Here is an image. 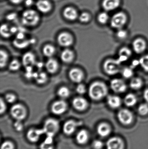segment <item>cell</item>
Segmentation results:
<instances>
[{"label":"cell","instance_id":"1","mask_svg":"<svg viewBox=\"0 0 148 149\" xmlns=\"http://www.w3.org/2000/svg\"><path fill=\"white\" fill-rule=\"evenodd\" d=\"M108 88L106 84L101 81L93 82L89 86L88 94L90 98L94 100H100L107 94Z\"/></svg>","mask_w":148,"mask_h":149},{"label":"cell","instance_id":"2","mask_svg":"<svg viewBox=\"0 0 148 149\" xmlns=\"http://www.w3.org/2000/svg\"><path fill=\"white\" fill-rule=\"evenodd\" d=\"M39 18V15L36 11L33 10H27L23 13L21 21L26 26H33L38 23Z\"/></svg>","mask_w":148,"mask_h":149},{"label":"cell","instance_id":"3","mask_svg":"<svg viewBox=\"0 0 148 149\" xmlns=\"http://www.w3.org/2000/svg\"><path fill=\"white\" fill-rule=\"evenodd\" d=\"M59 129V122L55 119L50 118L45 121L42 129L47 136L53 137L58 132Z\"/></svg>","mask_w":148,"mask_h":149},{"label":"cell","instance_id":"4","mask_svg":"<svg viewBox=\"0 0 148 149\" xmlns=\"http://www.w3.org/2000/svg\"><path fill=\"white\" fill-rule=\"evenodd\" d=\"M121 63L117 59H107L103 64L104 71L109 75L117 74L120 70Z\"/></svg>","mask_w":148,"mask_h":149},{"label":"cell","instance_id":"5","mask_svg":"<svg viewBox=\"0 0 148 149\" xmlns=\"http://www.w3.org/2000/svg\"><path fill=\"white\" fill-rule=\"evenodd\" d=\"M11 116L16 120L21 121L25 119L27 116V110L21 104L13 105L10 109Z\"/></svg>","mask_w":148,"mask_h":149},{"label":"cell","instance_id":"6","mask_svg":"<svg viewBox=\"0 0 148 149\" xmlns=\"http://www.w3.org/2000/svg\"><path fill=\"white\" fill-rule=\"evenodd\" d=\"M127 20V16L124 13L118 12L112 17L110 22L111 26L114 29H122L126 24Z\"/></svg>","mask_w":148,"mask_h":149},{"label":"cell","instance_id":"7","mask_svg":"<svg viewBox=\"0 0 148 149\" xmlns=\"http://www.w3.org/2000/svg\"><path fill=\"white\" fill-rule=\"evenodd\" d=\"M67 109V105L63 100L56 101L51 106V111L53 113L56 115H61L64 113Z\"/></svg>","mask_w":148,"mask_h":149},{"label":"cell","instance_id":"8","mask_svg":"<svg viewBox=\"0 0 148 149\" xmlns=\"http://www.w3.org/2000/svg\"><path fill=\"white\" fill-rule=\"evenodd\" d=\"M110 87L114 92L117 93H124L127 89L125 82L121 79H115L110 82Z\"/></svg>","mask_w":148,"mask_h":149},{"label":"cell","instance_id":"9","mask_svg":"<svg viewBox=\"0 0 148 149\" xmlns=\"http://www.w3.org/2000/svg\"><path fill=\"white\" fill-rule=\"evenodd\" d=\"M118 118L123 124L128 125L130 124L133 120V114L128 109H121L118 113Z\"/></svg>","mask_w":148,"mask_h":149},{"label":"cell","instance_id":"10","mask_svg":"<svg viewBox=\"0 0 148 149\" xmlns=\"http://www.w3.org/2000/svg\"><path fill=\"white\" fill-rule=\"evenodd\" d=\"M58 44L63 47H68L72 45L74 42L73 37L67 32H62L57 38Z\"/></svg>","mask_w":148,"mask_h":149},{"label":"cell","instance_id":"11","mask_svg":"<svg viewBox=\"0 0 148 149\" xmlns=\"http://www.w3.org/2000/svg\"><path fill=\"white\" fill-rule=\"evenodd\" d=\"M72 104L73 107L79 111H84L87 108L88 105L87 101L82 97L75 98L72 102Z\"/></svg>","mask_w":148,"mask_h":149},{"label":"cell","instance_id":"12","mask_svg":"<svg viewBox=\"0 0 148 149\" xmlns=\"http://www.w3.org/2000/svg\"><path fill=\"white\" fill-rule=\"evenodd\" d=\"M69 75L72 81L75 83H80L84 78L83 72L78 68H74L70 70Z\"/></svg>","mask_w":148,"mask_h":149},{"label":"cell","instance_id":"13","mask_svg":"<svg viewBox=\"0 0 148 149\" xmlns=\"http://www.w3.org/2000/svg\"><path fill=\"white\" fill-rule=\"evenodd\" d=\"M107 149H123L124 144L120 138L112 137L107 142Z\"/></svg>","mask_w":148,"mask_h":149},{"label":"cell","instance_id":"14","mask_svg":"<svg viewBox=\"0 0 148 149\" xmlns=\"http://www.w3.org/2000/svg\"><path fill=\"white\" fill-rule=\"evenodd\" d=\"M43 134H44V132L42 129L40 130L32 129L28 131L27 137L30 141L35 143L38 141L40 136Z\"/></svg>","mask_w":148,"mask_h":149},{"label":"cell","instance_id":"15","mask_svg":"<svg viewBox=\"0 0 148 149\" xmlns=\"http://www.w3.org/2000/svg\"><path fill=\"white\" fill-rule=\"evenodd\" d=\"M133 48L135 52L137 54H140L145 51L147 48V44L142 38H137L133 42Z\"/></svg>","mask_w":148,"mask_h":149},{"label":"cell","instance_id":"16","mask_svg":"<svg viewBox=\"0 0 148 149\" xmlns=\"http://www.w3.org/2000/svg\"><path fill=\"white\" fill-rule=\"evenodd\" d=\"M79 123L73 120H69L65 123L63 126V131L67 135L72 134L75 131Z\"/></svg>","mask_w":148,"mask_h":149},{"label":"cell","instance_id":"17","mask_svg":"<svg viewBox=\"0 0 148 149\" xmlns=\"http://www.w3.org/2000/svg\"><path fill=\"white\" fill-rule=\"evenodd\" d=\"M22 64L25 67L28 66L33 67L36 64L35 56L32 52H28L23 56Z\"/></svg>","mask_w":148,"mask_h":149},{"label":"cell","instance_id":"18","mask_svg":"<svg viewBox=\"0 0 148 149\" xmlns=\"http://www.w3.org/2000/svg\"><path fill=\"white\" fill-rule=\"evenodd\" d=\"M120 4V0H103L102 6L107 11H112L117 8Z\"/></svg>","mask_w":148,"mask_h":149},{"label":"cell","instance_id":"19","mask_svg":"<svg viewBox=\"0 0 148 149\" xmlns=\"http://www.w3.org/2000/svg\"><path fill=\"white\" fill-rule=\"evenodd\" d=\"M37 10L43 13H47L50 11L51 4L47 0H39L36 3Z\"/></svg>","mask_w":148,"mask_h":149},{"label":"cell","instance_id":"20","mask_svg":"<svg viewBox=\"0 0 148 149\" xmlns=\"http://www.w3.org/2000/svg\"><path fill=\"white\" fill-rule=\"evenodd\" d=\"M108 105L112 109H117L121 105L122 101L120 98L117 95H109L107 98Z\"/></svg>","mask_w":148,"mask_h":149},{"label":"cell","instance_id":"21","mask_svg":"<svg viewBox=\"0 0 148 149\" xmlns=\"http://www.w3.org/2000/svg\"><path fill=\"white\" fill-rule=\"evenodd\" d=\"M45 67L48 72L51 74H53L57 71L59 68V64L56 59L50 58L46 63Z\"/></svg>","mask_w":148,"mask_h":149},{"label":"cell","instance_id":"22","mask_svg":"<svg viewBox=\"0 0 148 149\" xmlns=\"http://www.w3.org/2000/svg\"><path fill=\"white\" fill-rule=\"evenodd\" d=\"M64 17L70 21H74L78 16L77 11L74 8L71 7H67L64 9L63 11Z\"/></svg>","mask_w":148,"mask_h":149},{"label":"cell","instance_id":"23","mask_svg":"<svg viewBox=\"0 0 148 149\" xmlns=\"http://www.w3.org/2000/svg\"><path fill=\"white\" fill-rule=\"evenodd\" d=\"M132 52L131 50L127 47L122 48L119 52V57L117 58L120 63H122L128 60L130 57Z\"/></svg>","mask_w":148,"mask_h":149},{"label":"cell","instance_id":"24","mask_svg":"<svg viewBox=\"0 0 148 149\" xmlns=\"http://www.w3.org/2000/svg\"><path fill=\"white\" fill-rule=\"evenodd\" d=\"M77 143L81 145L85 144L89 139V134L87 131L85 130H82L79 131L76 137Z\"/></svg>","mask_w":148,"mask_h":149},{"label":"cell","instance_id":"25","mask_svg":"<svg viewBox=\"0 0 148 149\" xmlns=\"http://www.w3.org/2000/svg\"><path fill=\"white\" fill-rule=\"evenodd\" d=\"M74 56V53L72 51L69 49H66L61 53V58L63 62L68 63L73 61Z\"/></svg>","mask_w":148,"mask_h":149},{"label":"cell","instance_id":"26","mask_svg":"<svg viewBox=\"0 0 148 149\" xmlns=\"http://www.w3.org/2000/svg\"><path fill=\"white\" fill-rule=\"evenodd\" d=\"M97 133L99 135L105 137L109 135L111 129L109 126L106 123H101L97 127Z\"/></svg>","mask_w":148,"mask_h":149},{"label":"cell","instance_id":"27","mask_svg":"<svg viewBox=\"0 0 148 149\" xmlns=\"http://www.w3.org/2000/svg\"><path fill=\"white\" fill-rule=\"evenodd\" d=\"M137 98L134 94L129 93L127 94L124 99V102L126 106L132 107L134 106L137 102Z\"/></svg>","mask_w":148,"mask_h":149},{"label":"cell","instance_id":"28","mask_svg":"<svg viewBox=\"0 0 148 149\" xmlns=\"http://www.w3.org/2000/svg\"><path fill=\"white\" fill-rule=\"evenodd\" d=\"M55 48L51 45H47L43 47V55L47 57L53 56L55 53Z\"/></svg>","mask_w":148,"mask_h":149},{"label":"cell","instance_id":"29","mask_svg":"<svg viewBox=\"0 0 148 149\" xmlns=\"http://www.w3.org/2000/svg\"><path fill=\"white\" fill-rule=\"evenodd\" d=\"M14 45L18 49H23L26 48L30 44V40H26L25 38L23 39H18L16 38L13 42Z\"/></svg>","mask_w":148,"mask_h":149},{"label":"cell","instance_id":"30","mask_svg":"<svg viewBox=\"0 0 148 149\" xmlns=\"http://www.w3.org/2000/svg\"><path fill=\"white\" fill-rule=\"evenodd\" d=\"M40 149H54L53 137L47 136L44 141L40 146Z\"/></svg>","mask_w":148,"mask_h":149},{"label":"cell","instance_id":"31","mask_svg":"<svg viewBox=\"0 0 148 149\" xmlns=\"http://www.w3.org/2000/svg\"><path fill=\"white\" fill-rule=\"evenodd\" d=\"M130 87L134 90H137L141 88L142 86V81L140 78H134L130 82Z\"/></svg>","mask_w":148,"mask_h":149},{"label":"cell","instance_id":"32","mask_svg":"<svg viewBox=\"0 0 148 149\" xmlns=\"http://www.w3.org/2000/svg\"><path fill=\"white\" fill-rule=\"evenodd\" d=\"M57 95L61 99H66L70 95V90L67 87H61L58 89Z\"/></svg>","mask_w":148,"mask_h":149},{"label":"cell","instance_id":"33","mask_svg":"<svg viewBox=\"0 0 148 149\" xmlns=\"http://www.w3.org/2000/svg\"><path fill=\"white\" fill-rule=\"evenodd\" d=\"M8 60V53L5 51L1 50L0 52V66L1 68H4Z\"/></svg>","mask_w":148,"mask_h":149},{"label":"cell","instance_id":"34","mask_svg":"<svg viewBox=\"0 0 148 149\" xmlns=\"http://www.w3.org/2000/svg\"><path fill=\"white\" fill-rule=\"evenodd\" d=\"M1 33L3 37L4 38H9L12 34L10 31V28L7 24H3L1 26Z\"/></svg>","mask_w":148,"mask_h":149},{"label":"cell","instance_id":"35","mask_svg":"<svg viewBox=\"0 0 148 149\" xmlns=\"http://www.w3.org/2000/svg\"><path fill=\"white\" fill-rule=\"evenodd\" d=\"M35 79L38 84H43L47 81V76L45 72H37V75Z\"/></svg>","mask_w":148,"mask_h":149},{"label":"cell","instance_id":"36","mask_svg":"<svg viewBox=\"0 0 148 149\" xmlns=\"http://www.w3.org/2000/svg\"><path fill=\"white\" fill-rule=\"evenodd\" d=\"M139 60L141 68L145 71L148 72V55L143 56Z\"/></svg>","mask_w":148,"mask_h":149},{"label":"cell","instance_id":"37","mask_svg":"<svg viewBox=\"0 0 148 149\" xmlns=\"http://www.w3.org/2000/svg\"><path fill=\"white\" fill-rule=\"evenodd\" d=\"M21 64L18 60L14 59L9 65V69L11 71H17L20 69Z\"/></svg>","mask_w":148,"mask_h":149},{"label":"cell","instance_id":"38","mask_svg":"<svg viewBox=\"0 0 148 149\" xmlns=\"http://www.w3.org/2000/svg\"><path fill=\"white\" fill-rule=\"evenodd\" d=\"M109 15L106 12H103L100 13L98 16L97 19L98 22L101 24H105L109 20Z\"/></svg>","mask_w":148,"mask_h":149},{"label":"cell","instance_id":"39","mask_svg":"<svg viewBox=\"0 0 148 149\" xmlns=\"http://www.w3.org/2000/svg\"><path fill=\"white\" fill-rule=\"evenodd\" d=\"M122 74L126 79H129L131 78L134 75V71L132 68H125L123 70Z\"/></svg>","mask_w":148,"mask_h":149},{"label":"cell","instance_id":"40","mask_svg":"<svg viewBox=\"0 0 148 149\" xmlns=\"http://www.w3.org/2000/svg\"><path fill=\"white\" fill-rule=\"evenodd\" d=\"M138 112L142 115H145L148 113V104L142 103L138 108Z\"/></svg>","mask_w":148,"mask_h":149},{"label":"cell","instance_id":"41","mask_svg":"<svg viewBox=\"0 0 148 149\" xmlns=\"http://www.w3.org/2000/svg\"><path fill=\"white\" fill-rule=\"evenodd\" d=\"M16 100V97L12 93H8L5 95V100L8 103H14Z\"/></svg>","mask_w":148,"mask_h":149},{"label":"cell","instance_id":"42","mask_svg":"<svg viewBox=\"0 0 148 149\" xmlns=\"http://www.w3.org/2000/svg\"><path fill=\"white\" fill-rule=\"evenodd\" d=\"M13 143L9 141H5L1 145V149H14Z\"/></svg>","mask_w":148,"mask_h":149},{"label":"cell","instance_id":"43","mask_svg":"<svg viewBox=\"0 0 148 149\" xmlns=\"http://www.w3.org/2000/svg\"><path fill=\"white\" fill-rule=\"evenodd\" d=\"M79 20L81 22H87L90 19V16L88 13L86 12L82 13L79 16Z\"/></svg>","mask_w":148,"mask_h":149},{"label":"cell","instance_id":"44","mask_svg":"<svg viewBox=\"0 0 148 149\" xmlns=\"http://www.w3.org/2000/svg\"><path fill=\"white\" fill-rule=\"evenodd\" d=\"M76 91L79 94H84L87 91L86 86L84 84L80 83V84H78L76 86Z\"/></svg>","mask_w":148,"mask_h":149},{"label":"cell","instance_id":"45","mask_svg":"<svg viewBox=\"0 0 148 149\" xmlns=\"http://www.w3.org/2000/svg\"><path fill=\"white\" fill-rule=\"evenodd\" d=\"M127 36V33L126 31L122 29H119V30L116 33V36L119 39H125Z\"/></svg>","mask_w":148,"mask_h":149},{"label":"cell","instance_id":"46","mask_svg":"<svg viewBox=\"0 0 148 149\" xmlns=\"http://www.w3.org/2000/svg\"><path fill=\"white\" fill-rule=\"evenodd\" d=\"M93 146L95 149H101L103 146V143L100 140H95L93 142Z\"/></svg>","mask_w":148,"mask_h":149},{"label":"cell","instance_id":"47","mask_svg":"<svg viewBox=\"0 0 148 149\" xmlns=\"http://www.w3.org/2000/svg\"><path fill=\"white\" fill-rule=\"evenodd\" d=\"M0 103H1V109H0V113L1 114L4 113L6 111V109H7V106H6L5 101L2 99L1 98V100H0Z\"/></svg>","mask_w":148,"mask_h":149},{"label":"cell","instance_id":"48","mask_svg":"<svg viewBox=\"0 0 148 149\" xmlns=\"http://www.w3.org/2000/svg\"><path fill=\"white\" fill-rule=\"evenodd\" d=\"M21 122V121L17 120L14 124V127L16 130H17V131H21L22 130L23 125Z\"/></svg>","mask_w":148,"mask_h":149},{"label":"cell","instance_id":"49","mask_svg":"<svg viewBox=\"0 0 148 149\" xmlns=\"http://www.w3.org/2000/svg\"><path fill=\"white\" fill-rule=\"evenodd\" d=\"M17 18V15L15 13L9 14L7 16V19L9 21H12L15 20Z\"/></svg>","mask_w":148,"mask_h":149},{"label":"cell","instance_id":"50","mask_svg":"<svg viewBox=\"0 0 148 149\" xmlns=\"http://www.w3.org/2000/svg\"><path fill=\"white\" fill-rule=\"evenodd\" d=\"M25 38V36L22 31L18 32L16 36L17 39H23Z\"/></svg>","mask_w":148,"mask_h":149},{"label":"cell","instance_id":"51","mask_svg":"<svg viewBox=\"0 0 148 149\" xmlns=\"http://www.w3.org/2000/svg\"><path fill=\"white\" fill-rule=\"evenodd\" d=\"M143 95L144 100L148 103V88L144 90Z\"/></svg>","mask_w":148,"mask_h":149},{"label":"cell","instance_id":"52","mask_svg":"<svg viewBox=\"0 0 148 149\" xmlns=\"http://www.w3.org/2000/svg\"><path fill=\"white\" fill-rule=\"evenodd\" d=\"M25 3L26 6H30L33 4V0H26Z\"/></svg>","mask_w":148,"mask_h":149},{"label":"cell","instance_id":"53","mask_svg":"<svg viewBox=\"0 0 148 149\" xmlns=\"http://www.w3.org/2000/svg\"><path fill=\"white\" fill-rule=\"evenodd\" d=\"M17 30H18V29H17L16 27H12L10 28V32H11V33L12 34L16 33L17 31Z\"/></svg>","mask_w":148,"mask_h":149},{"label":"cell","instance_id":"54","mask_svg":"<svg viewBox=\"0 0 148 149\" xmlns=\"http://www.w3.org/2000/svg\"><path fill=\"white\" fill-rule=\"evenodd\" d=\"M23 0H10L12 3L14 4H18L22 1Z\"/></svg>","mask_w":148,"mask_h":149},{"label":"cell","instance_id":"55","mask_svg":"<svg viewBox=\"0 0 148 149\" xmlns=\"http://www.w3.org/2000/svg\"><path fill=\"white\" fill-rule=\"evenodd\" d=\"M36 65L38 69H41L43 67V63H36Z\"/></svg>","mask_w":148,"mask_h":149}]
</instances>
